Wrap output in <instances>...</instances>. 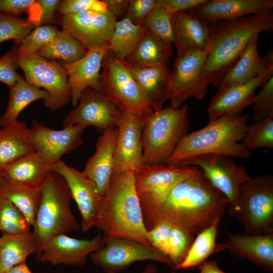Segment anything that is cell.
Segmentation results:
<instances>
[{
    "instance_id": "cell-1",
    "label": "cell",
    "mask_w": 273,
    "mask_h": 273,
    "mask_svg": "<svg viewBox=\"0 0 273 273\" xmlns=\"http://www.w3.org/2000/svg\"><path fill=\"white\" fill-rule=\"evenodd\" d=\"M228 201L200 170L177 184L145 224L150 230L158 221L178 225L195 235L220 221Z\"/></svg>"
},
{
    "instance_id": "cell-2",
    "label": "cell",
    "mask_w": 273,
    "mask_h": 273,
    "mask_svg": "<svg viewBox=\"0 0 273 273\" xmlns=\"http://www.w3.org/2000/svg\"><path fill=\"white\" fill-rule=\"evenodd\" d=\"M209 39L202 73V87L219 83L243 54L252 37L273 30L272 11L209 24Z\"/></svg>"
},
{
    "instance_id": "cell-3",
    "label": "cell",
    "mask_w": 273,
    "mask_h": 273,
    "mask_svg": "<svg viewBox=\"0 0 273 273\" xmlns=\"http://www.w3.org/2000/svg\"><path fill=\"white\" fill-rule=\"evenodd\" d=\"M97 228L107 237L130 239L150 245L134 187L133 172H113L102 196Z\"/></svg>"
},
{
    "instance_id": "cell-4",
    "label": "cell",
    "mask_w": 273,
    "mask_h": 273,
    "mask_svg": "<svg viewBox=\"0 0 273 273\" xmlns=\"http://www.w3.org/2000/svg\"><path fill=\"white\" fill-rule=\"evenodd\" d=\"M248 120V114H240L224 115L209 121L202 128L184 135L164 164L177 165L189 158L208 154L249 158L251 151L239 143L245 135Z\"/></svg>"
},
{
    "instance_id": "cell-5",
    "label": "cell",
    "mask_w": 273,
    "mask_h": 273,
    "mask_svg": "<svg viewBox=\"0 0 273 273\" xmlns=\"http://www.w3.org/2000/svg\"><path fill=\"white\" fill-rule=\"evenodd\" d=\"M72 199L65 180L54 171L42 187L40 203L32 226L37 248L36 258L53 236L80 230L71 210Z\"/></svg>"
},
{
    "instance_id": "cell-6",
    "label": "cell",
    "mask_w": 273,
    "mask_h": 273,
    "mask_svg": "<svg viewBox=\"0 0 273 273\" xmlns=\"http://www.w3.org/2000/svg\"><path fill=\"white\" fill-rule=\"evenodd\" d=\"M188 104L152 111L142 117L144 164H164L180 139L188 133Z\"/></svg>"
},
{
    "instance_id": "cell-7",
    "label": "cell",
    "mask_w": 273,
    "mask_h": 273,
    "mask_svg": "<svg viewBox=\"0 0 273 273\" xmlns=\"http://www.w3.org/2000/svg\"><path fill=\"white\" fill-rule=\"evenodd\" d=\"M200 170L195 166L164 163L144 164L134 172V187L141 206L145 224L177 184Z\"/></svg>"
},
{
    "instance_id": "cell-8",
    "label": "cell",
    "mask_w": 273,
    "mask_h": 273,
    "mask_svg": "<svg viewBox=\"0 0 273 273\" xmlns=\"http://www.w3.org/2000/svg\"><path fill=\"white\" fill-rule=\"evenodd\" d=\"M237 216L247 234L273 232V177H250L241 187Z\"/></svg>"
},
{
    "instance_id": "cell-9",
    "label": "cell",
    "mask_w": 273,
    "mask_h": 273,
    "mask_svg": "<svg viewBox=\"0 0 273 273\" xmlns=\"http://www.w3.org/2000/svg\"><path fill=\"white\" fill-rule=\"evenodd\" d=\"M100 90L122 114L141 117L153 110L123 62L108 51L102 62Z\"/></svg>"
},
{
    "instance_id": "cell-10",
    "label": "cell",
    "mask_w": 273,
    "mask_h": 273,
    "mask_svg": "<svg viewBox=\"0 0 273 273\" xmlns=\"http://www.w3.org/2000/svg\"><path fill=\"white\" fill-rule=\"evenodd\" d=\"M177 165L198 167L212 186L226 197L230 214L237 217L241 187L251 177L244 165L237 164L229 156L219 154L193 156Z\"/></svg>"
},
{
    "instance_id": "cell-11",
    "label": "cell",
    "mask_w": 273,
    "mask_h": 273,
    "mask_svg": "<svg viewBox=\"0 0 273 273\" xmlns=\"http://www.w3.org/2000/svg\"><path fill=\"white\" fill-rule=\"evenodd\" d=\"M15 60L18 67L23 70L26 80L48 93V98L43 101L47 108L55 112L71 102L67 73L60 63L37 54L24 57L15 55Z\"/></svg>"
},
{
    "instance_id": "cell-12",
    "label": "cell",
    "mask_w": 273,
    "mask_h": 273,
    "mask_svg": "<svg viewBox=\"0 0 273 273\" xmlns=\"http://www.w3.org/2000/svg\"><path fill=\"white\" fill-rule=\"evenodd\" d=\"M103 236L104 245L89 257L95 265L106 273H118L134 262L146 260L172 267L169 259L151 245L130 239Z\"/></svg>"
},
{
    "instance_id": "cell-13",
    "label": "cell",
    "mask_w": 273,
    "mask_h": 273,
    "mask_svg": "<svg viewBox=\"0 0 273 273\" xmlns=\"http://www.w3.org/2000/svg\"><path fill=\"white\" fill-rule=\"evenodd\" d=\"M206 51H188L177 54L171 70L167 101L173 109L181 107L190 98L202 99L206 93L202 87V73Z\"/></svg>"
},
{
    "instance_id": "cell-14",
    "label": "cell",
    "mask_w": 273,
    "mask_h": 273,
    "mask_svg": "<svg viewBox=\"0 0 273 273\" xmlns=\"http://www.w3.org/2000/svg\"><path fill=\"white\" fill-rule=\"evenodd\" d=\"M122 115L100 89L87 87L82 92L77 105L64 118L62 126H92L103 131L117 127Z\"/></svg>"
},
{
    "instance_id": "cell-15",
    "label": "cell",
    "mask_w": 273,
    "mask_h": 273,
    "mask_svg": "<svg viewBox=\"0 0 273 273\" xmlns=\"http://www.w3.org/2000/svg\"><path fill=\"white\" fill-rule=\"evenodd\" d=\"M86 128L72 125L57 130L35 120L29 127V136L34 151L46 162L54 165L61 160L63 155L83 144Z\"/></svg>"
},
{
    "instance_id": "cell-16",
    "label": "cell",
    "mask_w": 273,
    "mask_h": 273,
    "mask_svg": "<svg viewBox=\"0 0 273 273\" xmlns=\"http://www.w3.org/2000/svg\"><path fill=\"white\" fill-rule=\"evenodd\" d=\"M54 171L65 180L81 217L80 229L86 232L97 227L102 196L93 181L82 171L70 166L62 160L54 165Z\"/></svg>"
},
{
    "instance_id": "cell-17",
    "label": "cell",
    "mask_w": 273,
    "mask_h": 273,
    "mask_svg": "<svg viewBox=\"0 0 273 273\" xmlns=\"http://www.w3.org/2000/svg\"><path fill=\"white\" fill-rule=\"evenodd\" d=\"M117 22V18L108 11H86L63 15L60 23L62 29L88 50L108 44Z\"/></svg>"
},
{
    "instance_id": "cell-18",
    "label": "cell",
    "mask_w": 273,
    "mask_h": 273,
    "mask_svg": "<svg viewBox=\"0 0 273 273\" xmlns=\"http://www.w3.org/2000/svg\"><path fill=\"white\" fill-rule=\"evenodd\" d=\"M105 244L104 236L99 233L94 239H80L66 234L53 236L44 245L37 258L38 262L53 265L82 266L88 255Z\"/></svg>"
},
{
    "instance_id": "cell-19",
    "label": "cell",
    "mask_w": 273,
    "mask_h": 273,
    "mask_svg": "<svg viewBox=\"0 0 273 273\" xmlns=\"http://www.w3.org/2000/svg\"><path fill=\"white\" fill-rule=\"evenodd\" d=\"M142 117L122 114L117 127L113 172H135L144 164L142 143Z\"/></svg>"
},
{
    "instance_id": "cell-20",
    "label": "cell",
    "mask_w": 273,
    "mask_h": 273,
    "mask_svg": "<svg viewBox=\"0 0 273 273\" xmlns=\"http://www.w3.org/2000/svg\"><path fill=\"white\" fill-rule=\"evenodd\" d=\"M108 43L93 47L80 59L71 63L62 61L71 92V103L75 107L83 90L87 87L100 89V79L104 58Z\"/></svg>"
},
{
    "instance_id": "cell-21",
    "label": "cell",
    "mask_w": 273,
    "mask_h": 273,
    "mask_svg": "<svg viewBox=\"0 0 273 273\" xmlns=\"http://www.w3.org/2000/svg\"><path fill=\"white\" fill-rule=\"evenodd\" d=\"M273 75V68L246 83L217 90L211 98L208 107L210 121L222 115H239L253 104L255 91L262 86Z\"/></svg>"
},
{
    "instance_id": "cell-22",
    "label": "cell",
    "mask_w": 273,
    "mask_h": 273,
    "mask_svg": "<svg viewBox=\"0 0 273 273\" xmlns=\"http://www.w3.org/2000/svg\"><path fill=\"white\" fill-rule=\"evenodd\" d=\"M272 0H206L191 10L208 24L272 11Z\"/></svg>"
},
{
    "instance_id": "cell-23",
    "label": "cell",
    "mask_w": 273,
    "mask_h": 273,
    "mask_svg": "<svg viewBox=\"0 0 273 273\" xmlns=\"http://www.w3.org/2000/svg\"><path fill=\"white\" fill-rule=\"evenodd\" d=\"M117 127L103 131L97 141L94 153L86 161L83 173L96 184L103 196L113 172Z\"/></svg>"
},
{
    "instance_id": "cell-24",
    "label": "cell",
    "mask_w": 273,
    "mask_h": 273,
    "mask_svg": "<svg viewBox=\"0 0 273 273\" xmlns=\"http://www.w3.org/2000/svg\"><path fill=\"white\" fill-rule=\"evenodd\" d=\"M259 35L252 37L239 59L219 83L217 90L246 83L273 68L272 50L267 51L263 57L258 53Z\"/></svg>"
},
{
    "instance_id": "cell-25",
    "label": "cell",
    "mask_w": 273,
    "mask_h": 273,
    "mask_svg": "<svg viewBox=\"0 0 273 273\" xmlns=\"http://www.w3.org/2000/svg\"><path fill=\"white\" fill-rule=\"evenodd\" d=\"M172 20L177 55L188 51H206L209 39V24L190 11L172 14Z\"/></svg>"
},
{
    "instance_id": "cell-26",
    "label": "cell",
    "mask_w": 273,
    "mask_h": 273,
    "mask_svg": "<svg viewBox=\"0 0 273 273\" xmlns=\"http://www.w3.org/2000/svg\"><path fill=\"white\" fill-rule=\"evenodd\" d=\"M225 249L236 256L245 258L255 265L273 270V233L265 234L226 233Z\"/></svg>"
},
{
    "instance_id": "cell-27",
    "label": "cell",
    "mask_w": 273,
    "mask_h": 273,
    "mask_svg": "<svg viewBox=\"0 0 273 273\" xmlns=\"http://www.w3.org/2000/svg\"><path fill=\"white\" fill-rule=\"evenodd\" d=\"M124 65L153 111L162 109L164 103L167 101L171 73L168 65L144 67Z\"/></svg>"
},
{
    "instance_id": "cell-28",
    "label": "cell",
    "mask_w": 273,
    "mask_h": 273,
    "mask_svg": "<svg viewBox=\"0 0 273 273\" xmlns=\"http://www.w3.org/2000/svg\"><path fill=\"white\" fill-rule=\"evenodd\" d=\"M53 171L54 165L33 151L8 165L0 174L8 181L40 188Z\"/></svg>"
},
{
    "instance_id": "cell-29",
    "label": "cell",
    "mask_w": 273,
    "mask_h": 273,
    "mask_svg": "<svg viewBox=\"0 0 273 273\" xmlns=\"http://www.w3.org/2000/svg\"><path fill=\"white\" fill-rule=\"evenodd\" d=\"M172 44L146 29L132 53L123 62L135 66L168 65Z\"/></svg>"
},
{
    "instance_id": "cell-30",
    "label": "cell",
    "mask_w": 273,
    "mask_h": 273,
    "mask_svg": "<svg viewBox=\"0 0 273 273\" xmlns=\"http://www.w3.org/2000/svg\"><path fill=\"white\" fill-rule=\"evenodd\" d=\"M33 151L29 127L25 122L18 120L0 130V172L8 165Z\"/></svg>"
},
{
    "instance_id": "cell-31",
    "label": "cell",
    "mask_w": 273,
    "mask_h": 273,
    "mask_svg": "<svg viewBox=\"0 0 273 273\" xmlns=\"http://www.w3.org/2000/svg\"><path fill=\"white\" fill-rule=\"evenodd\" d=\"M32 232L0 237V273L14 266L26 263L27 258L37 252Z\"/></svg>"
},
{
    "instance_id": "cell-32",
    "label": "cell",
    "mask_w": 273,
    "mask_h": 273,
    "mask_svg": "<svg viewBox=\"0 0 273 273\" xmlns=\"http://www.w3.org/2000/svg\"><path fill=\"white\" fill-rule=\"evenodd\" d=\"M8 105L0 116V126L6 127L18 121V117L28 105L37 100L43 101L48 98V93L29 84L20 75L16 84L10 88Z\"/></svg>"
},
{
    "instance_id": "cell-33",
    "label": "cell",
    "mask_w": 273,
    "mask_h": 273,
    "mask_svg": "<svg viewBox=\"0 0 273 273\" xmlns=\"http://www.w3.org/2000/svg\"><path fill=\"white\" fill-rule=\"evenodd\" d=\"M42 188L12 183L4 178L0 195L12 202L32 227L40 203Z\"/></svg>"
},
{
    "instance_id": "cell-34",
    "label": "cell",
    "mask_w": 273,
    "mask_h": 273,
    "mask_svg": "<svg viewBox=\"0 0 273 273\" xmlns=\"http://www.w3.org/2000/svg\"><path fill=\"white\" fill-rule=\"evenodd\" d=\"M219 222L216 221L196 235L185 258L174 270L198 266L212 254L225 250L224 243L217 244L216 241Z\"/></svg>"
},
{
    "instance_id": "cell-35",
    "label": "cell",
    "mask_w": 273,
    "mask_h": 273,
    "mask_svg": "<svg viewBox=\"0 0 273 273\" xmlns=\"http://www.w3.org/2000/svg\"><path fill=\"white\" fill-rule=\"evenodd\" d=\"M146 30L143 24L135 25L124 16L116 24L108 42V51L123 62L134 51Z\"/></svg>"
},
{
    "instance_id": "cell-36",
    "label": "cell",
    "mask_w": 273,
    "mask_h": 273,
    "mask_svg": "<svg viewBox=\"0 0 273 273\" xmlns=\"http://www.w3.org/2000/svg\"><path fill=\"white\" fill-rule=\"evenodd\" d=\"M87 51L88 49L79 41L62 29L54 39L44 46L37 54L48 60L59 59L71 63L83 57Z\"/></svg>"
},
{
    "instance_id": "cell-37",
    "label": "cell",
    "mask_w": 273,
    "mask_h": 273,
    "mask_svg": "<svg viewBox=\"0 0 273 273\" xmlns=\"http://www.w3.org/2000/svg\"><path fill=\"white\" fill-rule=\"evenodd\" d=\"M31 228L14 204L0 195V231L3 235L26 233L31 232Z\"/></svg>"
},
{
    "instance_id": "cell-38",
    "label": "cell",
    "mask_w": 273,
    "mask_h": 273,
    "mask_svg": "<svg viewBox=\"0 0 273 273\" xmlns=\"http://www.w3.org/2000/svg\"><path fill=\"white\" fill-rule=\"evenodd\" d=\"M59 32L57 27L49 24L35 27L19 44L15 46V55L24 57L37 54L44 46L54 39Z\"/></svg>"
},
{
    "instance_id": "cell-39",
    "label": "cell",
    "mask_w": 273,
    "mask_h": 273,
    "mask_svg": "<svg viewBox=\"0 0 273 273\" xmlns=\"http://www.w3.org/2000/svg\"><path fill=\"white\" fill-rule=\"evenodd\" d=\"M37 26L28 18L0 12V43L14 40L16 45H18Z\"/></svg>"
},
{
    "instance_id": "cell-40",
    "label": "cell",
    "mask_w": 273,
    "mask_h": 273,
    "mask_svg": "<svg viewBox=\"0 0 273 273\" xmlns=\"http://www.w3.org/2000/svg\"><path fill=\"white\" fill-rule=\"evenodd\" d=\"M243 145L251 151L260 148H273V118L254 121L248 125L242 139Z\"/></svg>"
},
{
    "instance_id": "cell-41",
    "label": "cell",
    "mask_w": 273,
    "mask_h": 273,
    "mask_svg": "<svg viewBox=\"0 0 273 273\" xmlns=\"http://www.w3.org/2000/svg\"><path fill=\"white\" fill-rule=\"evenodd\" d=\"M142 24L146 29L158 36L169 42L173 43L172 14L159 3L147 15Z\"/></svg>"
},
{
    "instance_id": "cell-42",
    "label": "cell",
    "mask_w": 273,
    "mask_h": 273,
    "mask_svg": "<svg viewBox=\"0 0 273 273\" xmlns=\"http://www.w3.org/2000/svg\"><path fill=\"white\" fill-rule=\"evenodd\" d=\"M171 223L167 257L172 263V267L174 268L185 258L195 235L178 225Z\"/></svg>"
},
{
    "instance_id": "cell-43",
    "label": "cell",
    "mask_w": 273,
    "mask_h": 273,
    "mask_svg": "<svg viewBox=\"0 0 273 273\" xmlns=\"http://www.w3.org/2000/svg\"><path fill=\"white\" fill-rule=\"evenodd\" d=\"M261 87L252 104L253 121L273 118V75Z\"/></svg>"
},
{
    "instance_id": "cell-44",
    "label": "cell",
    "mask_w": 273,
    "mask_h": 273,
    "mask_svg": "<svg viewBox=\"0 0 273 273\" xmlns=\"http://www.w3.org/2000/svg\"><path fill=\"white\" fill-rule=\"evenodd\" d=\"M0 12L20 15L27 12L28 19L40 25V8L34 0H0Z\"/></svg>"
},
{
    "instance_id": "cell-45",
    "label": "cell",
    "mask_w": 273,
    "mask_h": 273,
    "mask_svg": "<svg viewBox=\"0 0 273 273\" xmlns=\"http://www.w3.org/2000/svg\"><path fill=\"white\" fill-rule=\"evenodd\" d=\"M57 11L63 16L86 11L105 13L108 9L103 0H64L60 2Z\"/></svg>"
},
{
    "instance_id": "cell-46",
    "label": "cell",
    "mask_w": 273,
    "mask_h": 273,
    "mask_svg": "<svg viewBox=\"0 0 273 273\" xmlns=\"http://www.w3.org/2000/svg\"><path fill=\"white\" fill-rule=\"evenodd\" d=\"M172 223L161 220L148 231L150 245L167 257L169 251V239Z\"/></svg>"
},
{
    "instance_id": "cell-47",
    "label": "cell",
    "mask_w": 273,
    "mask_h": 273,
    "mask_svg": "<svg viewBox=\"0 0 273 273\" xmlns=\"http://www.w3.org/2000/svg\"><path fill=\"white\" fill-rule=\"evenodd\" d=\"M15 52L14 46L0 58V81L9 88L16 84L21 75L16 70L18 66L15 60Z\"/></svg>"
},
{
    "instance_id": "cell-48",
    "label": "cell",
    "mask_w": 273,
    "mask_h": 273,
    "mask_svg": "<svg viewBox=\"0 0 273 273\" xmlns=\"http://www.w3.org/2000/svg\"><path fill=\"white\" fill-rule=\"evenodd\" d=\"M158 5V0H129L125 16L135 25L142 24L147 15Z\"/></svg>"
},
{
    "instance_id": "cell-49",
    "label": "cell",
    "mask_w": 273,
    "mask_h": 273,
    "mask_svg": "<svg viewBox=\"0 0 273 273\" xmlns=\"http://www.w3.org/2000/svg\"><path fill=\"white\" fill-rule=\"evenodd\" d=\"M205 1L206 0H158L159 4L171 14L192 10Z\"/></svg>"
},
{
    "instance_id": "cell-50",
    "label": "cell",
    "mask_w": 273,
    "mask_h": 273,
    "mask_svg": "<svg viewBox=\"0 0 273 273\" xmlns=\"http://www.w3.org/2000/svg\"><path fill=\"white\" fill-rule=\"evenodd\" d=\"M60 1L37 0L40 8V25H48L55 20V12Z\"/></svg>"
},
{
    "instance_id": "cell-51",
    "label": "cell",
    "mask_w": 273,
    "mask_h": 273,
    "mask_svg": "<svg viewBox=\"0 0 273 273\" xmlns=\"http://www.w3.org/2000/svg\"><path fill=\"white\" fill-rule=\"evenodd\" d=\"M107 5L108 11L116 18L127 13L129 0H103Z\"/></svg>"
},
{
    "instance_id": "cell-52",
    "label": "cell",
    "mask_w": 273,
    "mask_h": 273,
    "mask_svg": "<svg viewBox=\"0 0 273 273\" xmlns=\"http://www.w3.org/2000/svg\"><path fill=\"white\" fill-rule=\"evenodd\" d=\"M198 268L200 273H226L218 266L215 260L205 261Z\"/></svg>"
},
{
    "instance_id": "cell-53",
    "label": "cell",
    "mask_w": 273,
    "mask_h": 273,
    "mask_svg": "<svg viewBox=\"0 0 273 273\" xmlns=\"http://www.w3.org/2000/svg\"><path fill=\"white\" fill-rule=\"evenodd\" d=\"M5 273H32L26 263L19 264L12 267Z\"/></svg>"
},
{
    "instance_id": "cell-54",
    "label": "cell",
    "mask_w": 273,
    "mask_h": 273,
    "mask_svg": "<svg viewBox=\"0 0 273 273\" xmlns=\"http://www.w3.org/2000/svg\"><path fill=\"white\" fill-rule=\"evenodd\" d=\"M157 269L155 265L152 264H148L141 273H157Z\"/></svg>"
},
{
    "instance_id": "cell-55",
    "label": "cell",
    "mask_w": 273,
    "mask_h": 273,
    "mask_svg": "<svg viewBox=\"0 0 273 273\" xmlns=\"http://www.w3.org/2000/svg\"><path fill=\"white\" fill-rule=\"evenodd\" d=\"M4 180V178L0 174V186Z\"/></svg>"
},
{
    "instance_id": "cell-56",
    "label": "cell",
    "mask_w": 273,
    "mask_h": 273,
    "mask_svg": "<svg viewBox=\"0 0 273 273\" xmlns=\"http://www.w3.org/2000/svg\"><path fill=\"white\" fill-rule=\"evenodd\" d=\"M171 273H177V272L175 271H172Z\"/></svg>"
}]
</instances>
